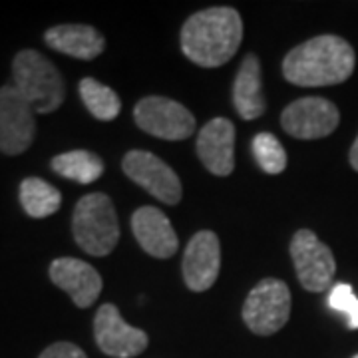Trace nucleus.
<instances>
[{
	"mask_svg": "<svg viewBox=\"0 0 358 358\" xmlns=\"http://www.w3.org/2000/svg\"><path fill=\"white\" fill-rule=\"evenodd\" d=\"M243 40L241 14L231 6H213L193 14L181 28V50L193 64L217 68L229 62Z\"/></svg>",
	"mask_w": 358,
	"mask_h": 358,
	"instance_id": "obj_1",
	"label": "nucleus"
},
{
	"mask_svg": "<svg viewBox=\"0 0 358 358\" xmlns=\"http://www.w3.org/2000/svg\"><path fill=\"white\" fill-rule=\"evenodd\" d=\"M355 64L352 46L341 36L324 34L289 52L282 60V76L301 88L333 86L352 76Z\"/></svg>",
	"mask_w": 358,
	"mask_h": 358,
	"instance_id": "obj_2",
	"label": "nucleus"
},
{
	"mask_svg": "<svg viewBox=\"0 0 358 358\" xmlns=\"http://www.w3.org/2000/svg\"><path fill=\"white\" fill-rule=\"evenodd\" d=\"M13 78L14 88L38 114H50L64 103V78L40 52H18L13 60Z\"/></svg>",
	"mask_w": 358,
	"mask_h": 358,
	"instance_id": "obj_3",
	"label": "nucleus"
},
{
	"mask_svg": "<svg viewBox=\"0 0 358 358\" xmlns=\"http://www.w3.org/2000/svg\"><path fill=\"white\" fill-rule=\"evenodd\" d=\"M74 239L88 255H110L120 241L115 207L106 193H88L74 207Z\"/></svg>",
	"mask_w": 358,
	"mask_h": 358,
	"instance_id": "obj_4",
	"label": "nucleus"
},
{
	"mask_svg": "<svg viewBox=\"0 0 358 358\" xmlns=\"http://www.w3.org/2000/svg\"><path fill=\"white\" fill-rule=\"evenodd\" d=\"M291 319V291L281 279H263L245 299V324L261 336L281 331Z\"/></svg>",
	"mask_w": 358,
	"mask_h": 358,
	"instance_id": "obj_5",
	"label": "nucleus"
},
{
	"mask_svg": "<svg viewBox=\"0 0 358 358\" xmlns=\"http://www.w3.org/2000/svg\"><path fill=\"white\" fill-rule=\"evenodd\" d=\"M134 117L140 129L162 140H187L195 129V117L192 112L185 106L164 96H148L140 100L134 108Z\"/></svg>",
	"mask_w": 358,
	"mask_h": 358,
	"instance_id": "obj_6",
	"label": "nucleus"
},
{
	"mask_svg": "<svg viewBox=\"0 0 358 358\" xmlns=\"http://www.w3.org/2000/svg\"><path fill=\"white\" fill-rule=\"evenodd\" d=\"M291 257L299 282L310 293H322L333 285L336 261L333 251L320 241L310 229L294 233L291 241Z\"/></svg>",
	"mask_w": 358,
	"mask_h": 358,
	"instance_id": "obj_7",
	"label": "nucleus"
},
{
	"mask_svg": "<svg viewBox=\"0 0 358 358\" xmlns=\"http://www.w3.org/2000/svg\"><path fill=\"white\" fill-rule=\"evenodd\" d=\"M36 134L34 108L14 86L0 88V152L20 155L32 145Z\"/></svg>",
	"mask_w": 358,
	"mask_h": 358,
	"instance_id": "obj_8",
	"label": "nucleus"
},
{
	"mask_svg": "<svg viewBox=\"0 0 358 358\" xmlns=\"http://www.w3.org/2000/svg\"><path fill=\"white\" fill-rule=\"evenodd\" d=\"M341 114L331 100L308 96L289 103L281 114L282 129L296 140H319L338 128Z\"/></svg>",
	"mask_w": 358,
	"mask_h": 358,
	"instance_id": "obj_9",
	"label": "nucleus"
},
{
	"mask_svg": "<svg viewBox=\"0 0 358 358\" xmlns=\"http://www.w3.org/2000/svg\"><path fill=\"white\" fill-rule=\"evenodd\" d=\"M122 167L131 181H136L140 187H143L150 195H154L162 203L178 205L181 201L183 192L178 173L157 155L134 150L126 154Z\"/></svg>",
	"mask_w": 358,
	"mask_h": 358,
	"instance_id": "obj_10",
	"label": "nucleus"
},
{
	"mask_svg": "<svg viewBox=\"0 0 358 358\" xmlns=\"http://www.w3.org/2000/svg\"><path fill=\"white\" fill-rule=\"evenodd\" d=\"M94 336L103 355L114 358L138 357L150 345L148 334L128 324L112 303L98 308L94 319Z\"/></svg>",
	"mask_w": 358,
	"mask_h": 358,
	"instance_id": "obj_11",
	"label": "nucleus"
},
{
	"mask_svg": "<svg viewBox=\"0 0 358 358\" xmlns=\"http://www.w3.org/2000/svg\"><path fill=\"white\" fill-rule=\"evenodd\" d=\"M221 268V245L213 231L195 233L183 253V279L185 285L195 291L203 293L211 289L219 277Z\"/></svg>",
	"mask_w": 358,
	"mask_h": 358,
	"instance_id": "obj_12",
	"label": "nucleus"
},
{
	"mask_svg": "<svg viewBox=\"0 0 358 358\" xmlns=\"http://www.w3.org/2000/svg\"><path fill=\"white\" fill-rule=\"evenodd\" d=\"M50 279L56 287L70 294L74 305L88 308L102 293V277L86 261L60 257L50 265Z\"/></svg>",
	"mask_w": 358,
	"mask_h": 358,
	"instance_id": "obj_13",
	"label": "nucleus"
},
{
	"mask_svg": "<svg viewBox=\"0 0 358 358\" xmlns=\"http://www.w3.org/2000/svg\"><path fill=\"white\" fill-rule=\"evenodd\" d=\"M197 155L213 176H231L235 169V126L225 117H215L199 129Z\"/></svg>",
	"mask_w": 358,
	"mask_h": 358,
	"instance_id": "obj_14",
	"label": "nucleus"
},
{
	"mask_svg": "<svg viewBox=\"0 0 358 358\" xmlns=\"http://www.w3.org/2000/svg\"><path fill=\"white\" fill-rule=\"evenodd\" d=\"M131 229L140 247L148 255L157 259L176 255L179 247L178 233L157 207L145 205L136 209V213L131 215Z\"/></svg>",
	"mask_w": 358,
	"mask_h": 358,
	"instance_id": "obj_15",
	"label": "nucleus"
},
{
	"mask_svg": "<svg viewBox=\"0 0 358 358\" xmlns=\"http://www.w3.org/2000/svg\"><path fill=\"white\" fill-rule=\"evenodd\" d=\"M46 44L78 60H94L106 48L103 36L88 24H60L46 32Z\"/></svg>",
	"mask_w": 358,
	"mask_h": 358,
	"instance_id": "obj_16",
	"label": "nucleus"
},
{
	"mask_svg": "<svg viewBox=\"0 0 358 358\" xmlns=\"http://www.w3.org/2000/svg\"><path fill=\"white\" fill-rule=\"evenodd\" d=\"M233 102L243 120H257L265 114L267 102L261 84V64L255 54H247L241 62L233 86Z\"/></svg>",
	"mask_w": 358,
	"mask_h": 358,
	"instance_id": "obj_17",
	"label": "nucleus"
},
{
	"mask_svg": "<svg viewBox=\"0 0 358 358\" xmlns=\"http://www.w3.org/2000/svg\"><path fill=\"white\" fill-rule=\"evenodd\" d=\"M52 169L62 178L76 181L80 185H90L98 178H102L103 162L88 150H74L56 155L52 159Z\"/></svg>",
	"mask_w": 358,
	"mask_h": 358,
	"instance_id": "obj_18",
	"label": "nucleus"
},
{
	"mask_svg": "<svg viewBox=\"0 0 358 358\" xmlns=\"http://www.w3.org/2000/svg\"><path fill=\"white\" fill-rule=\"evenodd\" d=\"M20 203H22L26 215L34 219H44L48 215H54L60 209L62 195L44 179L26 178L20 183Z\"/></svg>",
	"mask_w": 358,
	"mask_h": 358,
	"instance_id": "obj_19",
	"label": "nucleus"
},
{
	"mask_svg": "<svg viewBox=\"0 0 358 358\" xmlns=\"http://www.w3.org/2000/svg\"><path fill=\"white\" fill-rule=\"evenodd\" d=\"M78 88H80L82 102L86 103V108L94 117L102 122H112L122 112L120 96L110 86L98 82L96 78H84Z\"/></svg>",
	"mask_w": 358,
	"mask_h": 358,
	"instance_id": "obj_20",
	"label": "nucleus"
},
{
	"mask_svg": "<svg viewBox=\"0 0 358 358\" xmlns=\"http://www.w3.org/2000/svg\"><path fill=\"white\" fill-rule=\"evenodd\" d=\"M253 155L261 169L271 176L282 173L287 167V154H285L282 143L267 131L257 134L253 138Z\"/></svg>",
	"mask_w": 358,
	"mask_h": 358,
	"instance_id": "obj_21",
	"label": "nucleus"
},
{
	"mask_svg": "<svg viewBox=\"0 0 358 358\" xmlns=\"http://www.w3.org/2000/svg\"><path fill=\"white\" fill-rule=\"evenodd\" d=\"M329 307L345 315L348 319V329H358V299L350 285H334L329 293Z\"/></svg>",
	"mask_w": 358,
	"mask_h": 358,
	"instance_id": "obj_22",
	"label": "nucleus"
},
{
	"mask_svg": "<svg viewBox=\"0 0 358 358\" xmlns=\"http://www.w3.org/2000/svg\"><path fill=\"white\" fill-rule=\"evenodd\" d=\"M38 358H88L80 346L72 343H54Z\"/></svg>",
	"mask_w": 358,
	"mask_h": 358,
	"instance_id": "obj_23",
	"label": "nucleus"
},
{
	"mask_svg": "<svg viewBox=\"0 0 358 358\" xmlns=\"http://www.w3.org/2000/svg\"><path fill=\"white\" fill-rule=\"evenodd\" d=\"M350 166L355 167L358 171V136H357V140H355V143H352V148H350Z\"/></svg>",
	"mask_w": 358,
	"mask_h": 358,
	"instance_id": "obj_24",
	"label": "nucleus"
},
{
	"mask_svg": "<svg viewBox=\"0 0 358 358\" xmlns=\"http://www.w3.org/2000/svg\"><path fill=\"white\" fill-rule=\"evenodd\" d=\"M352 358H358V355H357V357H352Z\"/></svg>",
	"mask_w": 358,
	"mask_h": 358,
	"instance_id": "obj_25",
	"label": "nucleus"
}]
</instances>
